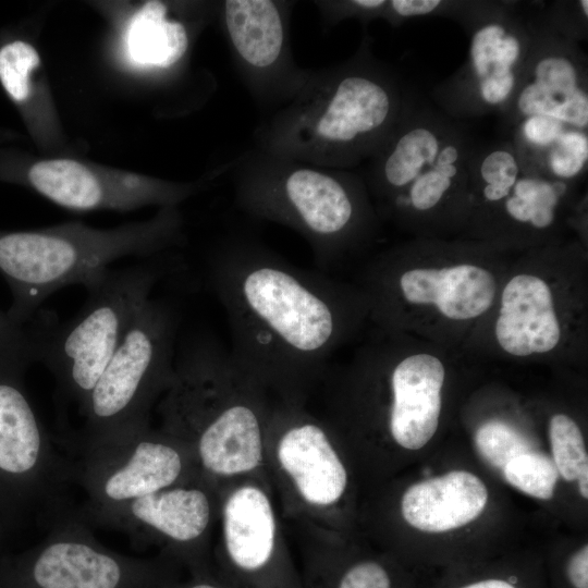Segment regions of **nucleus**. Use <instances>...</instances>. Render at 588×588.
<instances>
[{
  "label": "nucleus",
  "mask_w": 588,
  "mask_h": 588,
  "mask_svg": "<svg viewBox=\"0 0 588 588\" xmlns=\"http://www.w3.org/2000/svg\"><path fill=\"white\" fill-rule=\"evenodd\" d=\"M208 278L226 314L230 352L273 397L307 403L347 323V301L322 273L248 243L209 260Z\"/></svg>",
  "instance_id": "obj_1"
},
{
  "label": "nucleus",
  "mask_w": 588,
  "mask_h": 588,
  "mask_svg": "<svg viewBox=\"0 0 588 588\" xmlns=\"http://www.w3.org/2000/svg\"><path fill=\"white\" fill-rule=\"evenodd\" d=\"M272 402L230 350L200 336L177 347L156 408L159 429L188 449L200 478L218 491L248 478L269 481L265 437Z\"/></svg>",
  "instance_id": "obj_2"
},
{
  "label": "nucleus",
  "mask_w": 588,
  "mask_h": 588,
  "mask_svg": "<svg viewBox=\"0 0 588 588\" xmlns=\"http://www.w3.org/2000/svg\"><path fill=\"white\" fill-rule=\"evenodd\" d=\"M176 207L145 221L111 229L66 222L37 230L0 231V274L12 296L10 319L26 326L57 291L97 281L126 257L157 258L181 241Z\"/></svg>",
  "instance_id": "obj_3"
},
{
  "label": "nucleus",
  "mask_w": 588,
  "mask_h": 588,
  "mask_svg": "<svg viewBox=\"0 0 588 588\" xmlns=\"http://www.w3.org/2000/svg\"><path fill=\"white\" fill-rule=\"evenodd\" d=\"M408 106L391 74L375 65H346L281 118L271 146L285 159L348 167L380 149Z\"/></svg>",
  "instance_id": "obj_4"
},
{
  "label": "nucleus",
  "mask_w": 588,
  "mask_h": 588,
  "mask_svg": "<svg viewBox=\"0 0 588 588\" xmlns=\"http://www.w3.org/2000/svg\"><path fill=\"white\" fill-rule=\"evenodd\" d=\"M265 462L283 522L293 530L341 539L348 466L339 438L306 403L273 397Z\"/></svg>",
  "instance_id": "obj_5"
},
{
  "label": "nucleus",
  "mask_w": 588,
  "mask_h": 588,
  "mask_svg": "<svg viewBox=\"0 0 588 588\" xmlns=\"http://www.w3.org/2000/svg\"><path fill=\"white\" fill-rule=\"evenodd\" d=\"M155 258L110 268L85 287L79 310L63 322L33 318L28 323L35 363L53 375L59 390L78 408L86 402L103 368L134 318L163 275Z\"/></svg>",
  "instance_id": "obj_6"
},
{
  "label": "nucleus",
  "mask_w": 588,
  "mask_h": 588,
  "mask_svg": "<svg viewBox=\"0 0 588 588\" xmlns=\"http://www.w3.org/2000/svg\"><path fill=\"white\" fill-rule=\"evenodd\" d=\"M179 321L170 302L150 297L144 304L79 408L81 440L150 425L174 372Z\"/></svg>",
  "instance_id": "obj_7"
},
{
  "label": "nucleus",
  "mask_w": 588,
  "mask_h": 588,
  "mask_svg": "<svg viewBox=\"0 0 588 588\" xmlns=\"http://www.w3.org/2000/svg\"><path fill=\"white\" fill-rule=\"evenodd\" d=\"M478 143L456 120L408 106L373 155L375 181L396 208L428 213L456 191H470V161Z\"/></svg>",
  "instance_id": "obj_8"
},
{
  "label": "nucleus",
  "mask_w": 588,
  "mask_h": 588,
  "mask_svg": "<svg viewBox=\"0 0 588 588\" xmlns=\"http://www.w3.org/2000/svg\"><path fill=\"white\" fill-rule=\"evenodd\" d=\"M184 573L160 553L143 559L109 549L81 514L56 518L36 546L0 555V588H150Z\"/></svg>",
  "instance_id": "obj_9"
},
{
  "label": "nucleus",
  "mask_w": 588,
  "mask_h": 588,
  "mask_svg": "<svg viewBox=\"0 0 588 588\" xmlns=\"http://www.w3.org/2000/svg\"><path fill=\"white\" fill-rule=\"evenodd\" d=\"M237 194L253 215L303 235L321 265L353 234L362 217L352 180L332 169L289 166L255 172L241 181Z\"/></svg>",
  "instance_id": "obj_10"
},
{
  "label": "nucleus",
  "mask_w": 588,
  "mask_h": 588,
  "mask_svg": "<svg viewBox=\"0 0 588 588\" xmlns=\"http://www.w3.org/2000/svg\"><path fill=\"white\" fill-rule=\"evenodd\" d=\"M215 571L233 588H303L271 485L240 480L218 490Z\"/></svg>",
  "instance_id": "obj_11"
},
{
  "label": "nucleus",
  "mask_w": 588,
  "mask_h": 588,
  "mask_svg": "<svg viewBox=\"0 0 588 588\" xmlns=\"http://www.w3.org/2000/svg\"><path fill=\"white\" fill-rule=\"evenodd\" d=\"M470 28L468 57L438 95L443 113L453 118L505 113L529 56L536 25L506 4H465Z\"/></svg>",
  "instance_id": "obj_12"
},
{
  "label": "nucleus",
  "mask_w": 588,
  "mask_h": 588,
  "mask_svg": "<svg viewBox=\"0 0 588 588\" xmlns=\"http://www.w3.org/2000/svg\"><path fill=\"white\" fill-rule=\"evenodd\" d=\"M81 449L76 478L87 494L81 514L203 480L188 449L150 425L96 440H81Z\"/></svg>",
  "instance_id": "obj_13"
},
{
  "label": "nucleus",
  "mask_w": 588,
  "mask_h": 588,
  "mask_svg": "<svg viewBox=\"0 0 588 588\" xmlns=\"http://www.w3.org/2000/svg\"><path fill=\"white\" fill-rule=\"evenodd\" d=\"M81 514V513H79ZM89 523L126 534L136 546H154L187 574L213 568L211 548L218 491L196 480L125 504L81 514Z\"/></svg>",
  "instance_id": "obj_14"
},
{
  "label": "nucleus",
  "mask_w": 588,
  "mask_h": 588,
  "mask_svg": "<svg viewBox=\"0 0 588 588\" xmlns=\"http://www.w3.org/2000/svg\"><path fill=\"white\" fill-rule=\"evenodd\" d=\"M0 180L24 184L52 203L76 211L176 207L193 191L191 186L75 159L22 162L3 152Z\"/></svg>",
  "instance_id": "obj_15"
},
{
  "label": "nucleus",
  "mask_w": 588,
  "mask_h": 588,
  "mask_svg": "<svg viewBox=\"0 0 588 588\" xmlns=\"http://www.w3.org/2000/svg\"><path fill=\"white\" fill-rule=\"evenodd\" d=\"M25 370L0 358V504L7 516L51 495L66 471L26 394Z\"/></svg>",
  "instance_id": "obj_16"
},
{
  "label": "nucleus",
  "mask_w": 588,
  "mask_h": 588,
  "mask_svg": "<svg viewBox=\"0 0 588 588\" xmlns=\"http://www.w3.org/2000/svg\"><path fill=\"white\" fill-rule=\"evenodd\" d=\"M505 113L513 122L543 117L587 132L586 58L575 40L536 25L522 79Z\"/></svg>",
  "instance_id": "obj_17"
},
{
  "label": "nucleus",
  "mask_w": 588,
  "mask_h": 588,
  "mask_svg": "<svg viewBox=\"0 0 588 588\" xmlns=\"http://www.w3.org/2000/svg\"><path fill=\"white\" fill-rule=\"evenodd\" d=\"M444 375L441 360L425 353L403 357L389 369L385 428L393 443L415 451L432 439L441 413Z\"/></svg>",
  "instance_id": "obj_18"
},
{
  "label": "nucleus",
  "mask_w": 588,
  "mask_h": 588,
  "mask_svg": "<svg viewBox=\"0 0 588 588\" xmlns=\"http://www.w3.org/2000/svg\"><path fill=\"white\" fill-rule=\"evenodd\" d=\"M495 336L501 347L515 356L547 353L558 345L561 329L546 281L518 274L506 283Z\"/></svg>",
  "instance_id": "obj_19"
},
{
  "label": "nucleus",
  "mask_w": 588,
  "mask_h": 588,
  "mask_svg": "<svg viewBox=\"0 0 588 588\" xmlns=\"http://www.w3.org/2000/svg\"><path fill=\"white\" fill-rule=\"evenodd\" d=\"M488 501L485 483L476 475L453 470L409 486L400 501L403 519L426 532H444L476 519Z\"/></svg>",
  "instance_id": "obj_20"
},
{
  "label": "nucleus",
  "mask_w": 588,
  "mask_h": 588,
  "mask_svg": "<svg viewBox=\"0 0 588 588\" xmlns=\"http://www.w3.org/2000/svg\"><path fill=\"white\" fill-rule=\"evenodd\" d=\"M397 286L407 303L433 305L454 320L481 316L491 307L497 293L492 273L469 264L408 269L400 274Z\"/></svg>",
  "instance_id": "obj_21"
},
{
  "label": "nucleus",
  "mask_w": 588,
  "mask_h": 588,
  "mask_svg": "<svg viewBox=\"0 0 588 588\" xmlns=\"http://www.w3.org/2000/svg\"><path fill=\"white\" fill-rule=\"evenodd\" d=\"M0 85L19 110L33 139L57 144L60 125L39 52L21 37L0 40Z\"/></svg>",
  "instance_id": "obj_22"
},
{
  "label": "nucleus",
  "mask_w": 588,
  "mask_h": 588,
  "mask_svg": "<svg viewBox=\"0 0 588 588\" xmlns=\"http://www.w3.org/2000/svg\"><path fill=\"white\" fill-rule=\"evenodd\" d=\"M301 543L303 588H395L388 564L375 558H352L341 539L296 531Z\"/></svg>",
  "instance_id": "obj_23"
},
{
  "label": "nucleus",
  "mask_w": 588,
  "mask_h": 588,
  "mask_svg": "<svg viewBox=\"0 0 588 588\" xmlns=\"http://www.w3.org/2000/svg\"><path fill=\"white\" fill-rule=\"evenodd\" d=\"M224 23L233 48L254 69H268L280 59L285 42L284 22L270 0H228Z\"/></svg>",
  "instance_id": "obj_24"
},
{
  "label": "nucleus",
  "mask_w": 588,
  "mask_h": 588,
  "mask_svg": "<svg viewBox=\"0 0 588 588\" xmlns=\"http://www.w3.org/2000/svg\"><path fill=\"white\" fill-rule=\"evenodd\" d=\"M187 45L184 25L168 19L164 4L158 1L140 7L126 27V52L134 63L142 66H171L182 58Z\"/></svg>",
  "instance_id": "obj_25"
},
{
  "label": "nucleus",
  "mask_w": 588,
  "mask_h": 588,
  "mask_svg": "<svg viewBox=\"0 0 588 588\" xmlns=\"http://www.w3.org/2000/svg\"><path fill=\"white\" fill-rule=\"evenodd\" d=\"M565 182L522 171L511 186L502 204L505 213L515 222L529 224L536 230L548 229L556 218Z\"/></svg>",
  "instance_id": "obj_26"
},
{
  "label": "nucleus",
  "mask_w": 588,
  "mask_h": 588,
  "mask_svg": "<svg viewBox=\"0 0 588 588\" xmlns=\"http://www.w3.org/2000/svg\"><path fill=\"white\" fill-rule=\"evenodd\" d=\"M588 132L568 130L528 172L568 183L587 171Z\"/></svg>",
  "instance_id": "obj_27"
},
{
  "label": "nucleus",
  "mask_w": 588,
  "mask_h": 588,
  "mask_svg": "<svg viewBox=\"0 0 588 588\" xmlns=\"http://www.w3.org/2000/svg\"><path fill=\"white\" fill-rule=\"evenodd\" d=\"M503 474L512 486L540 500H549L553 497L559 478L554 462L535 451L522 454L509 462L503 468Z\"/></svg>",
  "instance_id": "obj_28"
},
{
  "label": "nucleus",
  "mask_w": 588,
  "mask_h": 588,
  "mask_svg": "<svg viewBox=\"0 0 588 588\" xmlns=\"http://www.w3.org/2000/svg\"><path fill=\"white\" fill-rule=\"evenodd\" d=\"M553 462L561 476L575 480L580 470L588 465L583 433L577 424L564 414L554 415L549 425Z\"/></svg>",
  "instance_id": "obj_29"
},
{
  "label": "nucleus",
  "mask_w": 588,
  "mask_h": 588,
  "mask_svg": "<svg viewBox=\"0 0 588 588\" xmlns=\"http://www.w3.org/2000/svg\"><path fill=\"white\" fill-rule=\"evenodd\" d=\"M480 455L492 466L504 468L515 457L531 451V443L510 425L491 420L481 425L475 436Z\"/></svg>",
  "instance_id": "obj_30"
},
{
  "label": "nucleus",
  "mask_w": 588,
  "mask_h": 588,
  "mask_svg": "<svg viewBox=\"0 0 588 588\" xmlns=\"http://www.w3.org/2000/svg\"><path fill=\"white\" fill-rule=\"evenodd\" d=\"M0 358L25 369L35 363V351L28 326L14 323L0 309Z\"/></svg>",
  "instance_id": "obj_31"
},
{
  "label": "nucleus",
  "mask_w": 588,
  "mask_h": 588,
  "mask_svg": "<svg viewBox=\"0 0 588 588\" xmlns=\"http://www.w3.org/2000/svg\"><path fill=\"white\" fill-rule=\"evenodd\" d=\"M452 4L440 0H392L387 1V7L394 15L408 19L443 13Z\"/></svg>",
  "instance_id": "obj_32"
},
{
  "label": "nucleus",
  "mask_w": 588,
  "mask_h": 588,
  "mask_svg": "<svg viewBox=\"0 0 588 588\" xmlns=\"http://www.w3.org/2000/svg\"><path fill=\"white\" fill-rule=\"evenodd\" d=\"M186 575L187 577L182 575L150 588H233L215 568L199 574L186 573Z\"/></svg>",
  "instance_id": "obj_33"
},
{
  "label": "nucleus",
  "mask_w": 588,
  "mask_h": 588,
  "mask_svg": "<svg viewBox=\"0 0 588 588\" xmlns=\"http://www.w3.org/2000/svg\"><path fill=\"white\" fill-rule=\"evenodd\" d=\"M566 577L573 588H588V547L585 544L567 561Z\"/></svg>",
  "instance_id": "obj_34"
},
{
  "label": "nucleus",
  "mask_w": 588,
  "mask_h": 588,
  "mask_svg": "<svg viewBox=\"0 0 588 588\" xmlns=\"http://www.w3.org/2000/svg\"><path fill=\"white\" fill-rule=\"evenodd\" d=\"M576 479H578V487H579V492L581 497L587 499L588 498V483H587L588 482V465L585 466L580 470Z\"/></svg>",
  "instance_id": "obj_35"
},
{
  "label": "nucleus",
  "mask_w": 588,
  "mask_h": 588,
  "mask_svg": "<svg viewBox=\"0 0 588 588\" xmlns=\"http://www.w3.org/2000/svg\"><path fill=\"white\" fill-rule=\"evenodd\" d=\"M5 517H7V515H5L4 511H3V507L0 504V551H1V546H2V542H3V536H4V518Z\"/></svg>",
  "instance_id": "obj_36"
}]
</instances>
